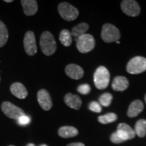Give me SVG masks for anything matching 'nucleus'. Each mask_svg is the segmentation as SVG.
Instances as JSON below:
<instances>
[{"instance_id":"31","label":"nucleus","mask_w":146,"mask_h":146,"mask_svg":"<svg viewBox=\"0 0 146 146\" xmlns=\"http://www.w3.org/2000/svg\"><path fill=\"white\" fill-rule=\"evenodd\" d=\"M27 146H36V145H35V144H33V143H29Z\"/></svg>"},{"instance_id":"5","label":"nucleus","mask_w":146,"mask_h":146,"mask_svg":"<svg viewBox=\"0 0 146 146\" xmlns=\"http://www.w3.org/2000/svg\"><path fill=\"white\" fill-rule=\"evenodd\" d=\"M102 38L106 43L118 41L120 38L119 30L112 24H105L102 27Z\"/></svg>"},{"instance_id":"7","label":"nucleus","mask_w":146,"mask_h":146,"mask_svg":"<svg viewBox=\"0 0 146 146\" xmlns=\"http://www.w3.org/2000/svg\"><path fill=\"white\" fill-rule=\"evenodd\" d=\"M1 110L8 118L12 119L18 120L20 117L25 115L23 110L9 102H3L1 104Z\"/></svg>"},{"instance_id":"4","label":"nucleus","mask_w":146,"mask_h":146,"mask_svg":"<svg viewBox=\"0 0 146 146\" xmlns=\"http://www.w3.org/2000/svg\"><path fill=\"white\" fill-rule=\"evenodd\" d=\"M127 72L132 74H137L146 70V58L142 56L133 58L128 62Z\"/></svg>"},{"instance_id":"17","label":"nucleus","mask_w":146,"mask_h":146,"mask_svg":"<svg viewBox=\"0 0 146 146\" xmlns=\"http://www.w3.org/2000/svg\"><path fill=\"white\" fill-rule=\"evenodd\" d=\"M129 83L128 79L125 76H116L113 80L112 87L114 91H123L128 88Z\"/></svg>"},{"instance_id":"30","label":"nucleus","mask_w":146,"mask_h":146,"mask_svg":"<svg viewBox=\"0 0 146 146\" xmlns=\"http://www.w3.org/2000/svg\"><path fill=\"white\" fill-rule=\"evenodd\" d=\"M12 0H5V2H8V3H10V2H12Z\"/></svg>"},{"instance_id":"28","label":"nucleus","mask_w":146,"mask_h":146,"mask_svg":"<svg viewBox=\"0 0 146 146\" xmlns=\"http://www.w3.org/2000/svg\"><path fill=\"white\" fill-rule=\"evenodd\" d=\"M110 140L111 141L114 143H120L124 141L120 137L116 131V132H114V133H112V135L110 137Z\"/></svg>"},{"instance_id":"22","label":"nucleus","mask_w":146,"mask_h":146,"mask_svg":"<svg viewBox=\"0 0 146 146\" xmlns=\"http://www.w3.org/2000/svg\"><path fill=\"white\" fill-rule=\"evenodd\" d=\"M8 39V29L5 24L0 21V47H3Z\"/></svg>"},{"instance_id":"9","label":"nucleus","mask_w":146,"mask_h":146,"mask_svg":"<svg viewBox=\"0 0 146 146\" xmlns=\"http://www.w3.org/2000/svg\"><path fill=\"white\" fill-rule=\"evenodd\" d=\"M24 47L25 52L29 56H34L36 53V48L35 36L33 31H27L25 35L24 39Z\"/></svg>"},{"instance_id":"19","label":"nucleus","mask_w":146,"mask_h":146,"mask_svg":"<svg viewBox=\"0 0 146 146\" xmlns=\"http://www.w3.org/2000/svg\"><path fill=\"white\" fill-rule=\"evenodd\" d=\"M88 29L89 25L87 23H80L78 25H76V26L73 27V29H72V32H71V35L75 38L76 40H77L80 36L85 35Z\"/></svg>"},{"instance_id":"11","label":"nucleus","mask_w":146,"mask_h":146,"mask_svg":"<svg viewBox=\"0 0 146 146\" xmlns=\"http://www.w3.org/2000/svg\"><path fill=\"white\" fill-rule=\"evenodd\" d=\"M118 135L124 141L132 139L135 136V132L130 126L125 123H120L117 128Z\"/></svg>"},{"instance_id":"25","label":"nucleus","mask_w":146,"mask_h":146,"mask_svg":"<svg viewBox=\"0 0 146 146\" xmlns=\"http://www.w3.org/2000/svg\"><path fill=\"white\" fill-rule=\"evenodd\" d=\"M77 91L79 94L82 95H87L91 91V87L88 84H83L78 87Z\"/></svg>"},{"instance_id":"20","label":"nucleus","mask_w":146,"mask_h":146,"mask_svg":"<svg viewBox=\"0 0 146 146\" xmlns=\"http://www.w3.org/2000/svg\"><path fill=\"white\" fill-rule=\"evenodd\" d=\"M60 41L64 46L68 47L72 43V35L71 33L67 29H64L61 31L59 36Z\"/></svg>"},{"instance_id":"32","label":"nucleus","mask_w":146,"mask_h":146,"mask_svg":"<svg viewBox=\"0 0 146 146\" xmlns=\"http://www.w3.org/2000/svg\"><path fill=\"white\" fill-rule=\"evenodd\" d=\"M39 146H48V145H45V144H43V145H39Z\"/></svg>"},{"instance_id":"3","label":"nucleus","mask_w":146,"mask_h":146,"mask_svg":"<svg viewBox=\"0 0 146 146\" xmlns=\"http://www.w3.org/2000/svg\"><path fill=\"white\" fill-rule=\"evenodd\" d=\"M58 10L61 17L66 21H74L79 14L78 10L75 7L67 2L60 3Z\"/></svg>"},{"instance_id":"1","label":"nucleus","mask_w":146,"mask_h":146,"mask_svg":"<svg viewBox=\"0 0 146 146\" xmlns=\"http://www.w3.org/2000/svg\"><path fill=\"white\" fill-rule=\"evenodd\" d=\"M40 47L42 52L46 56H52L56 51L57 45L54 35L49 31H45L40 38Z\"/></svg>"},{"instance_id":"21","label":"nucleus","mask_w":146,"mask_h":146,"mask_svg":"<svg viewBox=\"0 0 146 146\" xmlns=\"http://www.w3.org/2000/svg\"><path fill=\"white\" fill-rule=\"evenodd\" d=\"M135 132L139 137H144L146 135V120H139L135 126Z\"/></svg>"},{"instance_id":"34","label":"nucleus","mask_w":146,"mask_h":146,"mask_svg":"<svg viewBox=\"0 0 146 146\" xmlns=\"http://www.w3.org/2000/svg\"><path fill=\"white\" fill-rule=\"evenodd\" d=\"M9 146H14V145H9Z\"/></svg>"},{"instance_id":"15","label":"nucleus","mask_w":146,"mask_h":146,"mask_svg":"<svg viewBox=\"0 0 146 146\" xmlns=\"http://www.w3.org/2000/svg\"><path fill=\"white\" fill-rule=\"evenodd\" d=\"M21 2L23 5L24 12L27 16H33L36 13L38 5L35 0H23Z\"/></svg>"},{"instance_id":"14","label":"nucleus","mask_w":146,"mask_h":146,"mask_svg":"<svg viewBox=\"0 0 146 146\" xmlns=\"http://www.w3.org/2000/svg\"><path fill=\"white\" fill-rule=\"evenodd\" d=\"M10 91L14 96L19 99H25L28 96V91L23 84L14 83L11 85Z\"/></svg>"},{"instance_id":"24","label":"nucleus","mask_w":146,"mask_h":146,"mask_svg":"<svg viewBox=\"0 0 146 146\" xmlns=\"http://www.w3.org/2000/svg\"><path fill=\"white\" fill-rule=\"evenodd\" d=\"M112 95L109 93H105V94H102L99 98V102L100 104L103 106L108 107L110 105L111 102L112 100Z\"/></svg>"},{"instance_id":"8","label":"nucleus","mask_w":146,"mask_h":146,"mask_svg":"<svg viewBox=\"0 0 146 146\" xmlns=\"http://www.w3.org/2000/svg\"><path fill=\"white\" fill-rule=\"evenodd\" d=\"M121 9L124 13L132 17L137 16L141 12L138 3L134 0H125L122 1Z\"/></svg>"},{"instance_id":"29","label":"nucleus","mask_w":146,"mask_h":146,"mask_svg":"<svg viewBox=\"0 0 146 146\" xmlns=\"http://www.w3.org/2000/svg\"><path fill=\"white\" fill-rule=\"evenodd\" d=\"M66 146H85L83 143H72L68 144Z\"/></svg>"},{"instance_id":"33","label":"nucleus","mask_w":146,"mask_h":146,"mask_svg":"<svg viewBox=\"0 0 146 146\" xmlns=\"http://www.w3.org/2000/svg\"><path fill=\"white\" fill-rule=\"evenodd\" d=\"M145 103H146V94H145Z\"/></svg>"},{"instance_id":"12","label":"nucleus","mask_w":146,"mask_h":146,"mask_svg":"<svg viewBox=\"0 0 146 146\" xmlns=\"http://www.w3.org/2000/svg\"><path fill=\"white\" fill-rule=\"evenodd\" d=\"M66 74L72 79L78 80L83 77L84 75L83 69L78 65L71 64L66 67Z\"/></svg>"},{"instance_id":"6","label":"nucleus","mask_w":146,"mask_h":146,"mask_svg":"<svg viewBox=\"0 0 146 146\" xmlns=\"http://www.w3.org/2000/svg\"><path fill=\"white\" fill-rule=\"evenodd\" d=\"M96 45L94 37L89 34H85L76 40V47L83 54H86L94 50Z\"/></svg>"},{"instance_id":"18","label":"nucleus","mask_w":146,"mask_h":146,"mask_svg":"<svg viewBox=\"0 0 146 146\" xmlns=\"http://www.w3.org/2000/svg\"><path fill=\"white\" fill-rule=\"evenodd\" d=\"M78 134V131L75 127L71 126H64L60 127L58 130V135L62 138H70Z\"/></svg>"},{"instance_id":"10","label":"nucleus","mask_w":146,"mask_h":146,"mask_svg":"<svg viewBox=\"0 0 146 146\" xmlns=\"http://www.w3.org/2000/svg\"><path fill=\"white\" fill-rule=\"evenodd\" d=\"M37 100L40 106L45 111L52 108L53 103L50 94L46 89H42L39 91L37 94Z\"/></svg>"},{"instance_id":"26","label":"nucleus","mask_w":146,"mask_h":146,"mask_svg":"<svg viewBox=\"0 0 146 146\" xmlns=\"http://www.w3.org/2000/svg\"><path fill=\"white\" fill-rule=\"evenodd\" d=\"M89 108L91 111H92V112H94L100 113V112H101V111H102L101 105H100V104L97 102H91V103L89 104Z\"/></svg>"},{"instance_id":"27","label":"nucleus","mask_w":146,"mask_h":146,"mask_svg":"<svg viewBox=\"0 0 146 146\" xmlns=\"http://www.w3.org/2000/svg\"><path fill=\"white\" fill-rule=\"evenodd\" d=\"M17 120H18V124H19L20 125L25 126L30 123L31 118H29L28 116H27V115H24V116H21V117L18 118Z\"/></svg>"},{"instance_id":"23","label":"nucleus","mask_w":146,"mask_h":146,"mask_svg":"<svg viewBox=\"0 0 146 146\" xmlns=\"http://www.w3.org/2000/svg\"><path fill=\"white\" fill-rule=\"evenodd\" d=\"M117 115L114 113H108L103 116H100L98 118V121L102 124H108L113 123L117 120Z\"/></svg>"},{"instance_id":"2","label":"nucleus","mask_w":146,"mask_h":146,"mask_svg":"<svg viewBox=\"0 0 146 146\" xmlns=\"http://www.w3.org/2000/svg\"><path fill=\"white\" fill-rule=\"evenodd\" d=\"M110 74L104 66H100L94 73V83L98 89H104L108 85Z\"/></svg>"},{"instance_id":"16","label":"nucleus","mask_w":146,"mask_h":146,"mask_svg":"<svg viewBox=\"0 0 146 146\" xmlns=\"http://www.w3.org/2000/svg\"><path fill=\"white\" fill-rule=\"evenodd\" d=\"M64 102L68 107L74 110L81 108L82 101L80 97L77 95L67 94L64 97Z\"/></svg>"},{"instance_id":"13","label":"nucleus","mask_w":146,"mask_h":146,"mask_svg":"<svg viewBox=\"0 0 146 146\" xmlns=\"http://www.w3.org/2000/svg\"><path fill=\"white\" fill-rule=\"evenodd\" d=\"M143 104L141 100H134L129 106L127 111V116L130 118L136 117L143 111Z\"/></svg>"}]
</instances>
